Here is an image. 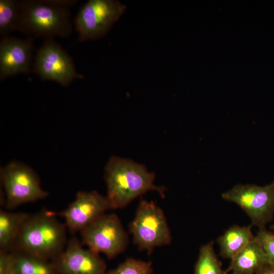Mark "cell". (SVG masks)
I'll list each match as a JSON object with an SVG mask.
<instances>
[{
	"label": "cell",
	"mask_w": 274,
	"mask_h": 274,
	"mask_svg": "<svg viewBox=\"0 0 274 274\" xmlns=\"http://www.w3.org/2000/svg\"><path fill=\"white\" fill-rule=\"evenodd\" d=\"M104 173L106 197L111 209L124 208L150 191L164 196L165 188L154 184L155 174L149 172L144 165L129 159L111 157Z\"/></svg>",
	"instance_id": "1"
},
{
	"label": "cell",
	"mask_w": 274,
	"mask_h": 274,
	"mask_svg": "<svg viewBox=\"0 0 274 274\" xmlns=\"http://www.w3.org/2000/svg\"><path fill=\"white\" fill-rule=\"evenodd\" d=\"M76 1H21L17 30L28 37H67L72 24L69 7Z\"/></svg>",
	"instance_id": "2"
},
{
	"label": "cell",
	"mask_w": 274,
	"mask_h": 274,
	"mask_svg": "<svg viewBox=\"0 0 274 274\" xmlns=\"http://www.w3.org/2000/svg\"><path fill=\"white\" fill-rule=\"evenodd\" d=\"M65 226L48 211L28 215L14 246L22 252L47 260L54 259L65 248Z\"/></svg>",
	"instance_id": "3"
},
{
	"label": "cell",
	"mask_w": 274,
	"mask_h": 274,
	"mask_svg": "<svg viewBox=\"0 0 274 274\" xmlns=\"http://www.w3.org/2000/svg\"><path fill=\"white\" fill-rule=\"evenodd\" d=\"M129 230L140 250L152 252L154 248L169 244L172 235L162 210L153 201H140Z\"/></svg>",
	"instance_id": "4"
},
{
	"label": "cell",
	"mask_w": 274,
	"mask_h": 274,
	"mask_svg": "<svg viewBox=\"0 0 274 274\" xmlns=\"http://www.w3.org/2000/svg\"><path fill=\"white\" fill-rule=\"evenodd\" d=\"M126 6L116 0H89L79 9L74 23L78 41L95 40L106 35Z\"/></svg>",
	"instance_id": "5"
},
{
	"label": "cell",
	"mask_w": 274,
	"mask_h": 274,
	"mask_svg": "<svg viewBox=\"0 0 274 274\" xmlns=\"http://www.w3.org/2000/svg\"><path fill=\"white\" fill-rule=\"evenodd\" d=\"M1 181L5 194V206L9 209L43 199L48 195L42 188L35 170L17 161L1 168Z\"/></svg>",
	"instance_id": "6"
},
{
	"label": "cell",
	"mask_w": 274,
	"mask_h": 274,
	"mask_svg": "<svg viewBox=\"0 0 274 274\" xmlns=\"http://www.w3.org/2000/svg\"><path fill=\"white\" fill-rule=\"evenodd\" d=\"M221 197L238 205L249 217L252 225L259 229L264 228L273 219L274 180L264 186L237 184Z\"/></svg>",
	"instance_id": "7"
},
{
	"label": "cell",
	"mask_w": 274,
	"mask_h": 274,
	"mask_svg": "<svg viewBox=\"0 0 274 274\" xmlns=\"http://www.w3.org/2000/svg\"><path fill=\"white\" fill-rule=\"evenodd\" d=\"M82 242L88 249L111 259L123 252L128 243L126 232L114 213L104 214L81 231Z\"/></svg>",
	"instance_id": "8"
},
{
	"label": "cell",
	"mask_w": 274,
	"mask_h": 274,
	"mask_svg": "<svg viewBox=\"0 0 274 274\" xmlns=\"http://www.w3.org/2000/svg\"><path fill=\"white\" fill-rule=\"evenodd\" d=\"M33 71L42 80L55 81L63 86L82 77L71 56L53 38L45 39L37 51Z\"/></svg>",
	"instance_id": "9"
},
{
	"label": "cell",
	"mask_w": 274,
	"mask_h": 274,
	"mask_svg": "<svg viewBox=\"0 0 274 274\" xmlns=\"http://www.w3.org/2000/svg\"><path fill=\"white\" fill-rule=\"evenodd\" d=\"M109 209L111 208L106 196L96 191H79L61 216L71 231L81 232Z\"/></svg>",
	"instance_id": "10"
},
{
	"label": "cell",
	"mask_w": 274,
	"mask_h": 274,
	"mask_svg": "<svg viewBox=\"0 0 274 274\" xmlns=\"http://www.w3.org/2000/svg\"><path fill=\"white\" fill-rule=\"evenodd\" d=\"M52 262L58 274H106L107 272L106 263L98 254L84 248L76 237L68 241Z\"/></svg>",
	"instance_id": "11"
},
{
	"label": "cell",
	"mask_w": 274,
	"mask_h": 274,
	"mask_svg": "<svg viewBox=\"0 0 274 274\" xmlns=\"http://www.w3.org/2000/svg\"><path fill=\"white\" fill-rule=\"evenodd\" d=\"M34 47L33 38H2L0 42V80L30 72Z\"/></svg>",
	"instance_id": "12"
},
{
	"label": "cell",
	"mask_w": 274,
	"mask_h": 274,
	"mask_svg": "<svg viewBox=\"0 0 274 274\" xmlns=\"http://www.w3.org/2000/svg\"><path fill=\"white\" fill-rule=\"evenodd\" d=\"M268 263L266 255L255 235L243 249L230 259L226 271L238 274H256Z\"/></svg>",
	"instance_id": "13"
},
{
	"label": "cell",
	"mask_w": 274,
	"mask_h": 274,
	"mask_svg": "<svg viewBox=\"0 0 274 274\" xmlns=\"http://www.w3.org/2000/svg\"><path fill=\"white\" fill-rule=\"evenodd\" d=\"M252 227V225L247 226L234 225L228 228L217 239L221 256L231 259L243 249L255 237Z\"/></svg>",
	"instance_id": "14"
},
{
	"label": "cell",
	"mask_w": 274,
	"mask_h": 274,
	"mask_svg": "<svg viewBox=\"0 0 274 274\" xmlns=\"http://www.w3.org/2000/svg\"><path fill=\"white\" fill-rule=\"evenodd\" d=\"M24 213L0 211V248L8 251L14 246L21 227L28 216Z\"/></svg>",
	"instance_id": "15"
},
{
	"label": "cell",
	"mask_w": 274,
	"mask_h": 274,
	"mask_svg": "<svg viewBox=\"0 0 274 274\" xmlns=\"http://www.w3.org/2000/svg\"><path fill=\"white\" fill-rule=\"evenodd\" d=\"M14 274H58L53 262L22 252L15 253Z\"/></svg>",
	"instance_id": "16"
},
{
	"label": "cell",
	"mask_w": 274,
	"mask_h": 274,
	"mask_svg": "<svg viewBox=\"0 0 274 274\" xmlns=\"http://www.w3.org/2000/svg\"><path fill=\"white\" fill-rule=\"evenodd\" d=\"M213 247L214 242L211 241L200 247L194 266V274H228L222 269Z\"/></svg>",
	"instance_id": "17"
},
{
	"label": "cell",
	"mask_w": 274,
	"mask_h": 274,
	"mask_svg": "<svg viewBox=\"0 0 274 274\" xmlns=\"http://www.w3.org/2000/svg\"><path fill=\"white\" fill-rule=\"evenodd\" d=\"M20 6L21 1H0V36L2 38L17 30Z\"/></svg>",
	"instance_id": "18"
},
{
	"label": "cell",
	"mask_w": 274,
	"mask_h": 274,
	"mask_svg": "<svg viewBox=\"0 0 274 274\" xmlns=\"http://www.w3.org/2000/svg\"><path fill=\"white\" fill-rule=\"evenodd\" d=\"M152 272L151 262L129 258L106 274H152Z\"/></svg>",
	"instance_id": "19"
},
{
	"label": "cell",
	"mask_w": 274,
	"mask_h": 274,
	"mask_svg": "<svg viewBox=\"0 0 274 274\" xmlns=\"http://www.w3.org/2000/svg\"><path fill=\"white\" fill-rule=\"evenodd\" d=\"M255 236L261 245L269 263L274 265V232L264 228L259 229Z\"/></svg>",
	"instance_id": "20"
},
{
	"label": "cell",
	"mask_w": 274,
	"mask_h": 274,
	"mask_svg": "<svg viewBox=\"0 0 274 274\" xmlns=\"http://www.w3.org/2000/svg\"><path fill=\"white\" fill-rule=\"evenodd\" d=\"M15 253L0 252V274H14Z\"/></svg>",
	"instance_id": "21"
},
{
	"label": "cell",
	"mask_w": 274,
	"mask_h": 274,
	"mask_svg": "<svg viewBox=\"0 0 274 274\" xmlns=\"http://www.w3.org/2000/svg\"><path fill=\"white\" fill-rule=\"evenodd\" d=\"M256 274H274V265L267 264Z\"/></svg>",
	"instance_id": "22"
},
{
	"label": "cell",
	"mask_w": 274,
	"mask_h": 274,
	"mask_svg": "<svg viewBox=\"0 0 274 274\" xmlns=\"http://www.w3.org/2000/svg\"><path fill=\"white\" fill-rule=\"evenodd\" d=\"M270 229L272 231L274 232V224L270 226Z\"/></svg>",
	"instance_id": "23"
},
{
	"label": "cell",
	"mask_w": 274,
	"mask_h": 274,
	"mask_svg": "<svg viewBox=\"0 0 274 274\" xmlns=\"http://www.w3.org/2000/svg\"><path fill=\"white\" fill-rule=\"evenodd\" d=\"M228 274H229V273H228ZM230 274H238V273H231Z\"/></svg>",
	"instance_id": "24"
}]
</instances>
